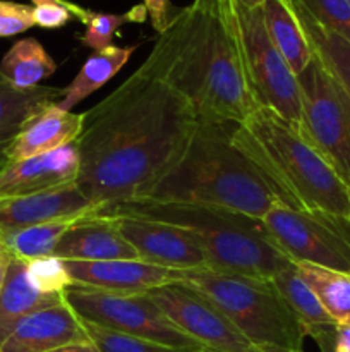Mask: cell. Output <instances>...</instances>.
<instances>
[{
	"mask_svg": "<svg viewBox=\"0 0 350 352\" xmlns=\"http://www.w3.org/2000/svg\"><path fill=\"white\" fill-rule=\"evenodd\" d=\"M198 124L185 96L137 69L84 112L75 186L102 213L143 198L177 164Z\"/></svg>",
	"mask_w": 350,
	"mask_h": 352,
	"instance_id": "6da1fadb",
	"label": "cell"
},
{
	"mask_svg": "<svg viewBox=\"0 0 350 352\" xmlns=\"http://www.w3.org/2000/svg\"><path fill=\"white\" fill-rule=\"evenodd\" d=\"M139 69L185 96L199 124L237 126L259 107L247 74L239 0H192L177 9Z\"/></svg>",
	"mask_w": 350,
	"mask_h": 352,
	"instance_id": "7a4b0ae2",
	"label": "cell"
},
{
	"mask_svg": "<svg viewBox=\"0 0 350 352\" xmlns=\"http://www.w3.org/2000/svg\"><path fill=\"white\" fill-rule=\"evenodd\" d=\"M232 143L263 175L281 205L350 220V188L299 129L257 107L233 126Z\"/></svg>",
	"mask_w": 350,
	"mask_h": 352,
	"instance_id": "3957f363",
	"label": "cell"
},
{
	"mask_svg": "<svg viewBox=\"0 0 350 352\" xmlns=\"http://www.w3.org/2000/svg\"><path fill=\"white\" fill-rule=\"evenodd\" d=\"M232 129L229 124H198L177 164L139 199L220 206L263 220L280 201L232 143Z\"/></svg>",
	"mask_w": 350,
	"mask_h": 352,
	"instance_id": "277c9868",
	"label": "cell"
},
{
	"mask_svg": "<svg viewBox=\"0 0 350 352\" xmlns=\"http://www.w3.org/2000/svg\"><path fill=\"white\" fill-rule=\"evenodd\" d=\"M139 215L184 227L198 237L208 268L223 274L271 278L292 263L277 246L261 219L194 203L129 201L100 215Z\"/></svg>",
	"mask_w": 350,
	"mask_h": 352,
	"instance_id": "5b68a950",
	"label": "cell"
},
{
	"mask_svg": "<svg viewBox=\"0 0 350 352\" xmlns=\"http://www.w3.org/2000/svg\"><path fill=\"white\" fill-rule=\"evenodd\" d=\"M180 282L211 301L253 346L302 351V342L307 337L304 327L271 278L205 268L184 272Z\"/></svg>",
	"mask_w": 350,
	"mask_h": 352,
	"instance_id": "8992f818",
	"label": "cell"
},
{
	"mask_svg": "<svg viewBox=\"0 0 350 352\" xmlns=\"http://www.w3.org/2000/svg\"><path fill=\"white\" fill-rule=\"evenodd\" d=\"M297 81L301 133L350 188V95L316 55Z\"/></svg>",
	"mask_w": 350,
	"mask_h": 352,
	"instance_id": "52a82bcc",
	"label": "cell"
},
{
	"mask_svg": "<svg viewBox=\"0 0 350 352\" xmlns=\"http://www.w3.org/2000/svg\"><path fill=\"white\" fill-rule=\"evenodd\" d=\"M64 301L82 322L165 346L202 351L165 316L148 292H108L72 285L64 292Z\"/></svg>",
	"mask_w": 350,
	"mask_h": 352,
	"instance_id": "ba28073f",
	"label": "cell"
},
{
	"mask_svg": "<svg viewBox=\"0 0 350 352\" xmlns=\"http://www.w3.org/2000/svg\"><path fill=\"white\" fill-rule=\"evenodd\" d=\"M292 263H309L350 274V220L316 210L275 205L263 219Z\"/></svg>",
	"mask_w": 350,
	"mask_h": 352,
	"instance_id": "9c48e42d",
	"label": "cell"
},
{
	"mask_svg": "<svg viewBox=\"0 0 350 352\" xmlns=\"http://www.w3.org/2000/svg\"><path fill=\"white\" fill-rule=\"evenodd\" d=\"M240 28L247 74L257 105L301 131L302 103L297 76L275 48L264 26L263 9H244L240 6Z\"/></svg>",
	"mask_w": 350,
	"mask_h": 352,
	"instance_id": "30bf717a",
	"label": "cell"
},
{
	"mask_svg": "<svg viewBox=\"0 0 350 352\" xmlns=\"http://www.w3.org/2000/svg\"><path fill=\"white\" fill-rule=\"evenodd\" d=\"M158 308L180 332L202 349L215 352H253L254 346L213 305L182 282L148 291Z\"/></svg>",
	"mask_w": 350,
	"mask_h": 352,
	"instance_id": "8fae6325",
	"label": "cell"
},
{
	"mask_svg": "<svg viewBox=\"0 0 350 352\" xmlns=\"http://www.w3.org/2000/svg\"><path fill=\"white\" fill-rule=\"evenodd\" d=\"M124 239L134 248L139 260L168 270H205L208 258L198 237L184 227L139 215H105Z\"/></svg>",
	"mask_w": 350,
	"mask_h": 352,
	"instance_id": "7c38bea8",
	"label": "cell"
},
{
	"mask_svg": "<svg viewBox=\"0 0 350 352\" xmlns=\"http://www.w3.org/2000/svg\"><path fill=\"white\" fill-rule=\"evenodd\" d=\"M79 151L75 143L26 160L9 162L0 168V198L36 195L75 184Z\"/></svg>",
	"mask_w": 350,
	"mask_h": 352,
	"instance_id": "4fadbf2b",
	"label": "cell"
},
{
	"mask_svg": "<svg viewBox=\"0 0 350 352\" xmlns=\"http://www.w3.org/2000/svg\"><path fill=\"white\" fill-rule=\"evenodd\" d=\"M65 261V260H64ZM74 285L108 292H148L182 280V270H168L143 260L65 261Z\"/></svg>",
	"mask_w": 350,
	"mask_h": 352,
	"instance_id": "5bb4252c",
	"label": "cell"
},
{
	"mask_svg": "<svg viewBox=\"0 0 350 352\" xmlns=\"http://www.w3.org/2000/svg\"><path fill=\"white\" fill-rule=\"evenodd\" d=\"M98 213L102 210L93 205L75 184L36 195L0 198V241L5 234L38 223Z\"/></svg>",
	"mask_w": 350,
	"mask_h": 352,
	"instance_id": "9a60e30c",
	"label": "cell"
},
{
	"mask_svg": "<svg viewBox=\"0 0 350 352\" xmlns=\"http://www.w3.org/2000/svg\"><path fill=\"white\" fill-rule=\"evenodd\" d=\"M79 342L91 340L82 320L62 301L21 320L0 344V352H50Z\"/></svg>",
	"mask_w": 350,
	"mask_h": 352,
	"instance_id": "2e32d148",
	"label": "cell"
},
{
	"mask_svg": "<svg viewBox=\"0 0 350 352\" xmlns=\"http://www.w3.org/2000/svg\"><path fill=\"white\" fill-rule=\"evenodd\" d=\"M54 256L65 261L139 260L134 248L105 215H93L62 236Z\"/></svg>",
	"mask_w": 350,
	"mask_h": 352,
	"instance_id": "e0dca14e",
	"label": "cell"
},
{
	"mask_svg": "<svg viewBox=\"0 0 350 352\" xmlns=\"http://www.w3.org/2000/svg\"><path fill=\"white\" fill-rule=\"evenodd\" d=\"M84 126V112L62 110L57 102L45 107L14 138L9 162L26 160L75 143Z\"/></svg>",
	"mask_w": 350,
	"mask_h": 352,
	"instance_id": "ac0fdd59",
	"label": "cell"
},
{
	"mask_svg": "<svg viewBox=\"0 0 350 352\" xmlns=\"http://www.w3.org/2000/svg\"><path fill=\"white\" fill-rule=\"evenodd\" d=\"M62 301L64 294H43L34 289L27 278L26 260L12 256L0 292V344L27 315Z\"/></svg>",
	"mask_w": 350,
	"mask_h": 352,
	"instance_id": "d6986e66",
	"label": "cell"
},
{
	"mask_svg": "<svg viewBox=\"0 0 350 352\" xmlns=\"http://www.w3.org/2000/svg\"><path fill=\"white\" fill-rule=\"evenodd\" d=\"M264 26L275 48L287 60L295 76L301 74L314 58L311 43L299 23L292 3L285 0H264Z\"/></svg>",
	"mask_w": 350,
	"mask_h": 352,
	"instance_id": "ffe728a7",
	"label": "cell"
},
{
	"mask_svg": "<svg viewBox=\"0 0 350 352\" xmlns=\"http://www.w3.org/2000/svg\"><path fill=\"white\" fill-rule=\"evenodd\" d=\"M134 50H136V45H130V47L110 45L103 50L95 52L84 62L71 85L62 89V98L57 102L58 109L72 112L78 103L93 95L102 86H105L110 79L115 78L117 72L129 62Z\"/></svg>",
	"mask_w": 350,
	"mask_h": 352,
	"instance_id": "44dd1931",
	"label": "cell"
},
{
	"mask_svg": "<svg viewBox=\"0 0 350 352\" xmlns=\"http://www.w3.org/2000/svg\"><path fill=\"white\" fill-rule=\"evenodd\" d=\"M60 98V88L40 85L21 89L0 74V141L16 138L27 120Z\"/></svg>",
	"mask_w": 350,
	"mask_h": 352,
	"instance_id": "7402d4cb",
	"label": "cell"
},
{
	"mask_svg": "<svg viewBox=\"0 0 350 352\" xmlns=\"http://www.w3.org/2000/svg\"><path fill=\"white\" fill-rule=\"evenodd\" d=\"M271 282L275 284L277 291L280 292L283 301L287 302L288 308L292 309V313L302 323L307 337L314 336L319 330L336 325L329 318V315L323 308L314 292L311 291V287L302 280L294 263H288L278 274H275L271 277Z\"/></svg>",
	"mask_w": 350,
	"mask_h": 352,
	"instance_id": "603a6c76",
	"label": "cell"
},
{
	"mask_svg": "<svg viewBox=\"0 0 350 352\" xmlns=\"http://www.w3.org/2000/svg\"><path fill=\"white\" fill-rule=\"evenodd\" d=\"M55 71V60L34 38L16 41L0 62V74L21 89L36 88Z\"/></svg>",
	"mask_w": 350,
	"mask_h": 352,
	"instance_id": "cb8c5ba5",
	"label": "cell"
},
{
	"mask_svg": "<svg viewBox=\"0 0 350 352\" xmlns=\"http://www.w3.org/2000/svg\"><path fill=\"white\" fill-rule=\"evenodd\" d=\"M292 6L314 55L350 95V41L321 26L299 2L292 0Z\"/></svg>",
	"mask_w": 350,
	"mask_h": 352,
	"instance_id": "d4e9b609",
	"label": "cell"
},
{
	"mask_svg": "<svg viewBox=\"0 0 350 352\" xmlns=\"http://www.w3.org/2000/svg\"><path fill=\"white\" fill-rule=\"evenodd\" d=\"M294 265L329 318L336 325H350V274L309 263Z\"/></svg>",
	"mask_w": 350,
	"mask_h": 352,
	"instance_id": "484cf974",
	"label": "cell"
},
{
	"mask_svg": "<svg viewBox=\"0 0 350 352\" xmlns=\"http://www.w3.org/2000/svg\"><path fill=\"white\" fill-rule=\"evenodd\" d=\"M93 215L69 217V219L51 220V222L38 223V226L26 227L2 236V244L21 260H33V258L51 256L55 253L58 241L62 239L69 229L79 223L81 220Z\"/></svg>",
	"mask_w": 350,
	"mask_h": 352,
	"instance_id": "4316f807",
	"label": "cell"
},
{
	"mask_svg": "<svg viewBox=\"0 0 350 352\" xmlns=\"http://www.w3.org/2000/svg\"><path fill=\"white\" fill-rule=\"evenodd\" d=\"M69 9H71L72 16L86 26L84 33L79 36V41L95 52L110 47L115 33L124 24L144 23L148 19V10L143 3L134 6L132 9L124 14L95 12V10L84 9V7L78 6L74 2H69Z\"/></svg>",
	"mask_w": 350,
	"mask_h": 352,
	"instance_id": "83f0119b",
	"label": "cell"
},
{
	"mask_svg": "<svg viewBox=\"0 0 350 352\" xmlns=\"http://www.w3.org/2000/svg\"><path fill=\"white\" fill-rule=\"evenodd\" d=\"M82 323H84L89 340L98 347L100 352H201L194 349H184V347L165 346V344L139 339V337L124 336V333L112 332V330H106L103 327L93 325V323L88 322Z\"/></svg>",
	"mask_w": 350,
	"mask_h": 352,
	"instance_id": "f1b7e54d",
	"label": "cell"
},
{
	"mask_svg": "<svg viewBox=\"0 0 350 352\" xmlns=\"http://www.w3.org/2000/svg\"><path fill=\"white\" fill-rule=\"evenodd\" d=\"M26 272L33 287L43 294H64L74 285L65 261L54 254L26 260Z\"/></svg>",
	"mask_w": 350,
	"mask_h": 352,
	"instance_id": "f546056e",
	"label": "cell"
},
{
	"mask_svg": "<svg viewBox=\"0 0 350 352\" xmlns=\"http://www.w3.org/2000/svg\"><path fill=\"white\" fill-rule=\"evenodd\" d=\"M321 26L350 41V6L347 0H295Z\"/></svg>",
	"mask_w": 350,
	"mask_h": 352,
	"instance_id": "4dcf8cb0",
	"label": "cell"
},
{
	"mask_svg": "<svg viewBox=\"0 0 350 352\" xmlns=\"http://www.w3.org/2000/svg\"><path fill=\"white\" fill-rule=\"evenodd\" d=\"M34 26L33 7L0 0V38L14 36Z\"/></svg>",
	"mask_w": 350,
	"mask_h": 352,
	"instance_id": "1f68e13d",
	"label": "cell"
},
{
	"mask_svg": "<svg viewBox=\"0 0 350 352\" xmlns=\"http://www.w3.org/2000/svg\"><path fill=\"white\" fill-rule=\"evenodd\" d=\"M31 3H33L31 7H33L34 26L58 30L74 19L69 9V0H31Z\"/></svg>",
	"mask_w": 350,
	"mask_h": 352,
	"instance_id": "d6a6232c",
	"label": "cell"
},
{
	"mask_svg": "<svg viewBox=\"0 0 350 352\" xmlns=\"http://www.w3.org/2000/svg\"><path fill=\"white\" fill-rule=\"evenodd\" d=\"M143 6L146 7L148 17L158 33L167 30L172 16L177 12V9L172 7L170 0H143Z\"/></svg>",
	"mask_w": 350,
	"mask_h": 352,
	"instance_id": "836d02e7",
	"label": "cell"
},
{
	"mask_svg": "<svg viewBox=\"0 0 350 352\" xmlns=\"http://www.w3.org/2000/svg\"><path fill=\"white\" fill-rule=\"evenodd\" d=\"M14 254L0 243V292L3 289V282H5V275H7V268H9L10 260H12Z\"/></svg>",
	"mask_w": 350,
	"mask_h": 352,
	"instance_id": "e575fe53",
	"label": "cell"
},
{
	"mask_svg": "<svg viewBox=\"0 0 350 352\" xmlns=\"http://www.w3.org/2000/svg\"><path fill=\"white\" fill-rule=\"evenodd\" d=\"M50 352H100L98 347L93 342H79V344H69V346L58 347Z\"/></svg>",
	"mask_w": 350,
	"mask_h": 352,
	"instance_id": "d590c367",
	"label": "cell"
},
{
	"mask_svg": "<svg viewBox=\"0 0 350 352\" xmlns=\"http://www.w3.org/2000/svg\"><path fill=\"white\" fill-rule=\"evenodd\" d=\"M12 143H14V138L0 141V168H2L5 164H9V155H10V148H12Z\"/></svg>",
	"mask_w": 350,
	"mask_h": 352,
	"instance_id": "8d00e7d4",
	"label": "cell"
},
{
	"mask_svg": "<svg viewBox=\"0 0 350 352\" xmlns=\"http://www.w3.org/2000/svg\"><path fill=\"white\" fill-rule=\"evenodd\" d=\"M253 352H304V351L285 349V347H277V346H254Z\"/></svg>",
	"mask_w": 350,
	"mask_h": 352,
	"instance_id": "74e56055",
	"label": "cell"
},
{
	"mask_svg": "<svg viewBox=\"0 0 350 352\" xmlns=\"http://www.w3.org/2000/svg\"><path fill=\"white\" fill-rule=\"evenodd\" d=\"M239 3L244 9H259L263 7L264 0H239Z\"/></svg>",
	"mask_w": 350,
	"mask_h": 352,
	"instance_id": "f35d334b",
	"label": "cell"
},
{
	"mask_svg": "<svg viewBox=\"0 0 350 352\" xmlns=\"http://www.w3.org/2000/svg\"><path fill=\"white\" fill-rule=\"evenodd\" d=\"M201 352H215V351H208V349H202Z\"/></svg>",
	"mask_w": 350,
	"mask_h": 352,
	"instance_id": "ab89813d",
	"label": "cell"
},
{
	"mask_svg": "<svg viewBox=\"0 0 350 352\" xmlns=\"http://www.w3.org/2000/svg\"><path fill=\"white\" fill-rule=\"evenodd\" d=\"M285 2H287V3H292V0H285Z\"/></svg>",
	"mask_w": 350,
	"mask_h": 352,
	"instance_id": "60d3db41",
	"label": "cell"
},
{
	"mask_svg": "<svg viewBox=\"0 0 350 352\" xmlns=\"http://www.w3.org/2000/svg\"><path fill=\"white\" fill-rule=\"evenodd\" d=\"M347 3H349V6H350V0H347Z\"/></svg>",
	"mask_w": 350,
	"mask_h": 352,
	"instance_id": "b9f144b4",
	"label": "cell"
},
{
	"mask_svg": "<svg viewBox=\"0 0 350 352\" xmlns=\"http://www.w3.org/2000/svg\"><path fill=\"white\" fill-rule=\"evenodd\" d=\"M0 243H2V241H0Z\"/></svg>",
	"mask_w": 350,
	"mask_h": 352,
	"instance_id": "7bdbcfd3",
	"label": "cell"
}]
</instances>
